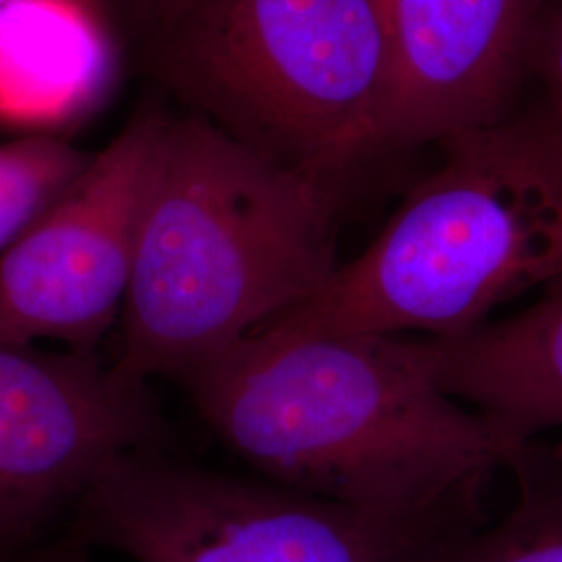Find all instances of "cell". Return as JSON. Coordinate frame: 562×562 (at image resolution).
<instances>
[{
	"mask_svg": "<svg viewBox=\"0 0 562 562\" xmlns=\"http://www.w3.org/2000/svg\"><path fill=\"white\" fill-rule=\"evenodd\" d=\"M173 382L255 475L387 515L490 483L525 442L443 392L417 336L257 329Z\"/></svg>",
	"mask_w": 562,
	"mask_h": 562,
	"instance_id": "obj_1",
	"label": "cell"
},
{
	"mask_svg": "<svg viewBox=\"0 0 562 562\" xmlns=\"http://www.w3.org/2000/svg\"><path fill=\"white\" fill-rule=\"evenodd\" d=\"M355 190L162 115L121 315V373L173 380L319 294Z\"/></svg>",
	"mask_w": 562,
	"mask_h": 562,
	"instance_id": "obj_2",
	"label": "cell"
},
{
	"mask_svg": "<svg viewBox=\"0 0 562 562\" xmlns=\"http://www.w3.org/2000/svg\"><path fill=\"white\" fill-rule=\"evenodd\" d=\"M361 255L261 329L454 340L562 278V157L519 117L440 144Z\"/></svg>",
	"mask_w": 562,
	"mask_h": 562,
	"instance_id": "obj_3",
	"label": "cell"
},
{
	"mask_svg": "<svg viewBox=\"0 0 562 562\" xmlns=\"http://www.w3.org/2000/svg\"><path fill=\"white\" fill-rule=\"evenodd\" d=\"M138 63L183 111L357 190L387 159L385 0H188Z\"/></svg>",
	"mask_w": 562,
	"mask_h": 562,
	"instance_id": "obj_4",
	"label": "cell"
},
{
	"mask_svg": "<svg viewBox=\"0 0 562 562\" xmlns=\"http://www.w3.org/2000/svg\"><path fill=\"white\" fill-rule=\"evenodd\" d=\"M487 483L411 515L334 503L146 448L74 508V538L132 562H448L490 521Z\"/></svg>",
	"mask_w": 562,
	"mask_h": 562,
	"instance_id": "obj_5",
	"label": "cell"
},
{
	"mask_svg": "<svg viewBox=\"0 0 562 562\" xmlns=\"http://www.w3.org/2000/svg\"><path fill=\"white\" fill-rule=\"evenodd\" d=\"M167 440L150 382L99 355L0 341V552L74 513L121 457Z\"/></svg>",
	"mask_w": 562,
	"mask_h": 562,
	"instance_id": "obj_6",
	"label": "cell"
},
{
	"mask_svg": "<svg viewBox=\"0 0 562 562\" xmlns=\"http://www.w3.org/2000/svg\"><path fill=\"white\" fill-rule=\"evenodd\" d=\"M162 115H134L0 257V341L99 355L127 299Z\"/></svg>",
	"mask_w": 562,
	"mask_h": 562,
	"instance_id": "obj_7",
	"label": "cell"
},
{
	"mask_svg": "<svg viewBox=\"0 0 562 562\" xmlns=\"http://www.w3.org/2000/svg\"><path fill=\"white\" fill-rule=\"evenodd\" d=\"M543 0H385L394 97L385 155L506 121Z\"/></svg>",
	"mask_w": 562,
	"mask_h": 562,
	"instance_id": "obj_8",
	"label": "cell"
},
{
	"mask_svg": "<svg viewBox=\"0 0 562 562\" xmlns=\"http://www.w3.org/2000/svg\"><path fill=\"white\" fill-rule=\"evenodd\" d=\"M125 57L86 0H0V127L65 136L111 97Z\"/></svg>",
	"mask_w": 562,
	"mask_h": 562,
	"instance_id": "obj_9",
	"label": "cell"
},
{
	"mask_svg": "<svg viewBox=\"0 0 562 562\" xmlns=\"http://www.w3.org/2000/svg\"><path fill=\"white\" fill-rule=\"evenodd\" d=\"M443 392L521 440L562 429V278L521 313L454 338H419Z\"/></svg>",
	"mask_w": 562,
	"mask_h": 562,
	"instance_id": "obj_10",
	"label": "cell"
},
{
	"mask_svg": "<svg viewBox=\"0 0 562 562\" xmlns=\"http://www.w3.org/2000/svg\"><path fill=\"white\" fill-rule=\"evenodd\" d=\"M504 469L515 482L513 504L448 562H562V440L529 438Z\"/></svg>",
	"mask_w": 562,
	"mask_h": 562,
	"instance_id": "obj_11",
	"label": "cell"
},
{
	"mask_svg": "<svg viewBox=\"0 0 562 562\" xmlns=\"http://www.w3.org/2000/svg\"><path fill=\"white\" fill-rule=\"evenodd\" d=\"M94 159L67 136L0 142V257L59 201Z\"/></svg>",
	"mask_w": 562,
	"mask_h": 562,
	"instance_id": "obj_12",
	"label": "cell"
},
{
	"mask_svg": "<svg viewBox=\"0 0 562 562\" xmlns=\"http://www.w3.org/2000/svg\"><path fill=\"white\" fill-rule=\"evenodd\" d=\"M510 117L533 127L562 157V0H543L527 53L521 97Z\"/></svg>",
	"mask_w": 562,
	"mask_h": 562,
	"instance_id": "obj_13",
	"label": "cell"
},
{
	"mask_svg": "<svg viewBox=\"0 0 562 562\" xmlns=\"http://www.w3.org/2000/svg\"><path fill=\"white\" fill-rule=\"evenodd\" d=\"M113 27L127 55L136 60L162 25L171 20L188 0H86Z\"/></svg>",
	"mask_w": 562,
	"mask_h": 562,
	"instance_id": "obj_14",
	"label": "cell"
},
{
	"mask_svg": "<svg viewBox=\"0 0 562 562\" xmlns=\"http://www.w3.org/2000/svg\"><path fill=\"white\" fill-rule=\"evenodd\" d=\"M86 550H88L86 546H81L76 540H69L67 543H59L48 550H42L25 562H90Z\"/></svg>",
	"mask_w": 562,
	"mask_h": 562,
	"instance_id": "obj_15",
	"label": "cell"
},
{
	"mask_svg": "<svg viewBox=\"0 0 562 562\" xmlns=\"http://www.w3.org/2000/svg\"><path fill=\"white\" fill-rule=\"evenodd\" d=\"M0 562H9V554L7 552H0Z\"/></svg>",
	"mask_w": 562,
	"mask_h": 562,
	"instance_id": "obj_16",
	"label": "cell"
}]
</instances>
